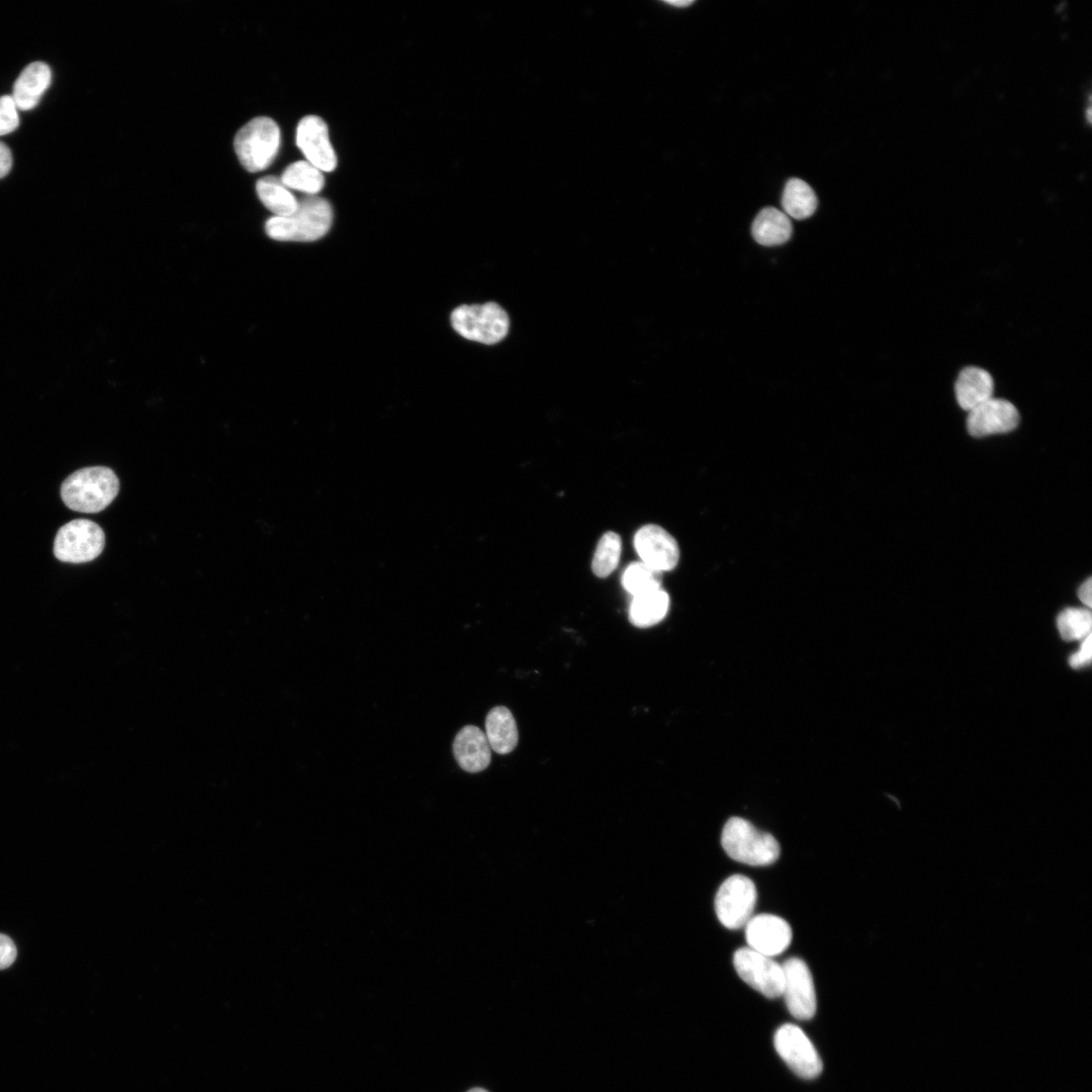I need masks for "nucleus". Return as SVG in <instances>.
Here are the masks:
<instances>
[{
    "label": "nucleus",
    "mask_w": 1092,
    "mask_h": 1092,
    "mask_svg": "<svg viewBox=\"0 0 1092 1092\" xmlns=\"http://www.w3.org/2000/svg\"><path fill=\"white\" fill-rule=\"evenodd\" d=\"M453 753L459 766L468 772L485 769L491 759V748L485 733L473 725L464 726L456 734Z\"/></svg>",
    "instance_id": "obj_15"
},
{
    "label": "nucleus",
    "mask_w": 1092,
    "mask_h": 1092,
    "mask_svg": "<svg viewBox=\"0 0 1092 1092\" xmlns=\"http://www.w3.org/2000/svg\"><path fill=\"white\" fill-rule=\"evenodd\" d=\"M19 125L15 102L10 95L0 97V136L14 131Z\"/></svg>",
    "instance_id": "obj_27"
},
{
    "label": "nucleus",
    "mask_w": 1092,
    "mask_h": 1092,
    "mask_svg": "<svg viewBox=\"0 0 1092 1092\" xmlns=\"http://www.w3.org/2000/svg\"><path fill=\"white\" fill-rule=\"evenodd\" d=\"M1091 635L1082 640L1079 650L1073 653L1069 663L1073 668H1080L1090 663L1092 657Z\"/></svg>",
    "instance_id": "obj_29"
},
{
    "label": "nucleus",
    "mask_w": 1092,
    "mask_h": 1092,
    "mask_svg": "<svg viewBox=\"0 0 1092 1092\" xmlns=\"http://www.w3.org/2000/svg\"><path fill=\"white\" fill-rule=\"evenodd\" d=\"M1078 597L1081 602L1090 608L1092 606V579L1087 578L1078 589Z\"/></svg>",
    "instance_id": "obj_31"
},
{
    "label": "nucleus",
    "mask_w": 1092,
    "mask_h": 1092,
    "mask_svg": "<svg viewBox=\"0 0 1092 1092\" xmlns=\"http://www.w3.org/2000/svg\"><path fill=\"white\" fill-rule=\"evenodd\" d=\"M296 145L306 161L322 172H331L337 166V156L329 138L324 119L306 115L296 127Z\"/></svg>",
    "instance_id": "obj_12"
},
{
    "label": "nucleus",
    "mask_w": 1092,
    "mask_h": 1092,
    "mask_svg": "<svg viewBox=\"0 0 1092 1092\" xmlns=\"http://www.w3.org/2000/svg\"><path fill=\"white\" fill-rule=\"evenodd\" d=\"M278 124L267 116L248 121L235 136V151L242 166L249 172H259L275 159L280 147Z\"/></svg>",
    "instance_id": "obj_4"
},
{
    "label": "nucleus",
    "mask_w": 1092,
    "mask_h": 1092,
    "mask_svg": "<svg viewBox=\"0 0 1092 1092\" xmlns=\"http://www.w3.org/2000/svg\"><path fill=\"white\" fill-rule=\"evenodd\" d=\"M105 546V534L100 526L87 519H76L57 532L54 554L69 563H85L97 558Z\"/></svg>",
    "instance_id": "obj_6"
},
{
    "label": "nucleus",
    "mask_w": 1092,
    "mask_h": 1092,
    "mask_svg": "<svg viewBox=\"0 0 1092 1092\" xmlns=\"http://www.w3.org/2000/svg\"><path fill=\"white\" fill-rule=\"evenodd\" d=\"M669 597L662 588H657L636 597L629 607V620L638 628H647L659 623L666 615Z\"/></svg>",
    "instance_id": "obj_20"
},
{
    "label": "nucleus",
    "mask_w": 1092,
    "mask_h": 1092,
    "mask_svg": "<svg viewBox=\"0 0 1092 1092\" xmlns=\"http://www.w3.org/2000/svg\"><path fill=\"white\" fill-rule=\"evenodd\" d=\"M721 844L734 860L749 866H768L780 856L781 847L770 834L755 828L749 821L731 817L725 823Z\"/></svg>",
    "instance_id": "obj_3"
},
{
    "label": "nucleus",
    "mask_w": 1092,
    "mask_h": 1092,
    "mask_svg": "<svg viewBox=\"0 0 1092 1092\" xmlns=\"http://www.w3.org/2000/svg\"><path fill=\"white\" fill-rule=\"evenodd\" d=\"M467 1092H487V1091L482 1089V1088H473V1089H471V1090H469Z\"/></svg>",
    "instance_id": "obj_32"
},
{
    "label": "nucleus",
    "mask_w": 1092,
    "mask_h": 1092,
    "mask_svg": "<svg viewBox=\"0 0 1092 1092\" xmlns=\"http://www.w3.org/2000/svg\"><path fill=\"white\" fill-rule=\"evenodd\" d=\"M622 551L620 536L615 532L605 533L598 542L592 568L599 577H607L617 567Z\"/></svg>",
    "instance_id": "obj_24"
},
{
    "label": "nucleus",
    "mask_w": 1092,
    "mask_h": 1092,
    "mask_svg": "<svg viewBox=\"0 0 1092 1092\" xmlns=\"http://www.w3.org/2000/svg\"><path fill=\"white\" fill-rule=\"evenodd\" d=\"M756 898L755 885L749 878L740 874L727 878L715 896V911L720 923L729 929L744 927L752 917Z\"/></svg>",
    "instance_id": "obj_7"
},
{
    "label": "nucleus",
    "mask_w": 1092,
    "mask_h": 1092,
    "mask_svg": "<svg viewBox=\"0 0 1092 1092\" xmlns=\"http://www.w3.org/2000/svg\"><path fill=\"white\" fill-rule=\"evenodd\" d=\"M954 390L960 406L970 412L993 397L994 381L986 370L969 366L960 372Z\"/></svg>",
    "instance_id": "obj_17"
},
{
    "label": "nucleus",
    "mask_w": 1092,
    "mask_h": 1092,
    "mask_svg": "<svg viewBox=\"0 0 1092 1092\" xmlns=\"http://www.w3.org/2000/svg\"><path fill=\"white\" fill-rule=\"evenodd\" d=\"M1019 420V413L1013 403L991 397L969 412L967 429L974 437H984L1010 432L1017 427Z\"/></svg>",
    "instance_id": "obj_14"
},
{
    "label": "nucleus",
    "mask_w": 1092,
    "mask_h": 1092,
    "mask_svg": "<svg viewBox=\"0 0 1092 1092\" xmlns=\"http://www.w3.org/2000/svg\"><path fill=\"white\" fill-rule=\"evenodd\" d=\"M1057 625L1064 640H1083L1091 635V613L1087 609L1067 608L1059 614Z\"/></svg>",
    "instance_id": "obj_26"
},
{
    "label": "nucleus",
    "mask_w": 1092,
    "mask_h": 1092,
    "mask_svg": "<svg viewBox=\"0 0 1092 1092\" xmlns=\"http://www.w3.org/2000/svg\"><path fill=\"white\" fill-rule=\"evenodd\" d=\"M783 994L790 1013L797 1019L807 1020L816 1012V992L811 972L799 958H790L783 964Z\"/></svg>",
    "instance_id": "obj_10"
},
{
    "label": "nucleus",
    "mask_w": 1092,
    "mask_h": 1092,
    "mask_svg": "<svg viewBox=\"0 0 1092 1092\" xmlns=\"http://www.w3.org/2000/svg\"><path fill=\"white\" fill-rule=\"evenodd\" d=\"M259 199L274 216H288L298 207V200L275 176H265L256 183Z\"/></svg>",
    "instance_id": "obj_21"
},
{
    "label": "nucleus",
    "mask_w": 1092,
    "mask_h": 1092,
    "mask_svg": "<svg viewBox=\"0 0 1092 1092\" xmlns=\"http://www.w3.org/2000/svg\"><path fill=\"white\" fill-rule=\"evenodd\" d=\"M118 491V477L104 466L78 469L61 486L62 499L69 509L91 514L108 507Z\"/></svg>",
    "instance_id": "obj_1"
},
{
    "label": "nucleus",
    "mask_w": 1092,
    "mask_h": 1092,
    "mask_svg": "<svg viewBox=\"0 0 1092 1092\" xmlns=\"http://www.w3.org/2000/svg\"><path fill=\"white\" fill-rule=\"evenodd\" d=\"M634 547L641 561L660 573L672 570L679 560L676 540L655 524L645 525L636 532Z\"/></svg>",
    "instance_id": "obj_11"
},
{
    "label": "nucleus",
    "mask_w": 1092,
    "mask_h": 1092,
    "mask_svg": "<svg viewBox=\"0 0 1092 1092\" xmlns=\"http://www.w3.org/2000/svg\"><path fill=\"white\" fill-rule=\"evenodd\" d=\"M52 71L43 62H33L27 65L13 85L12 98L17 109L30 110L35 107L50 87Z\"/></svg>",
    "instance_id": "obj_16"
},
{
    "label": "nucleus",
    "mask_w": 1092,
    "mask_h": 1092,
    "mask_svg": "<svg viewBox=\"0 0 1092 1092\" xmlns=\"http://www.w3.org/2000/svg\"><path fill=\"white\" fill-rule=\"evenodd\" d=\"M661 574L642 561L629 564L622 575L624 588L636 597L661 587Z\"/></svg>",
    "instance_id": "obj_25"
},
{
    "label": "nucleus",
    "mask_w": 1092,
    "mask_h": 1092,
    "mask_svg": "<svg viewBox=\"0 0 1092 1092\" xmlns=\"http://www.w3.org/2000/svg\"><path fill=\"white\" fill-rule=\"evenodd\" d=\"M751 233L758 244L771 247L786 243L792 236L793 228L784 211L765 207L755 216Z\"/></svg>",
    "instance_id": "obj_19"
},
{
    "label": "nucleus",
    "mask_w": 1092,
    "mask_h": 1092,
    "mask_svg": "<svg viewBox=\"0 0 1092 1092\" xmlns=\"http://www.w3.org/2000/svg\"><path fill=\"white\" fill-rule=\"evenodd\" d=\"M485 736L491 750L498 754H507L515 749L519 732L516 720L508 708L496 706L488 712Z\"/></svg>",
    "instance_id": "obj_18"
},
{
    "label": "nucleus",
    "mask_w": 1092,
    "mask_h": 1092,
    "mask_svg": "<svg viewBox=\"0 0 1092 1092\" xmlns=\"http://www.w3.org/2000/svg\"><path fill=\"white\" fill-rule=\"evenodd\" d=\"M733 965L738 976L766 998L782 996L784 970L772 958L748 946L741 947L733 956Z\"/></svg>",
    "instance_id": "obj_8"
},
{
    "label": "nucleus",
    "mask_w": 1092,
    "mask_h": 1092,
    "mask_svg": "<svg viewBox=\"0 0 1092 1092\" xmlns=\"http://www.w3.org/2000/svg\"><path fill=\"white\" fill-rule=\"evenodd\" d=\"M451 323L465 339L486 345L500 342L510 329L508 313L494 302L458 306L451 314Z\"/></svg>",
    "instance_id": "obj_5"
},
{
    "label": "nucleus",
    "mask_w": 1092,
    "mask_h": 1092,
    "mask_svg": "<svg viewBox=\"0 0 1092 1092\" xmlns=\"http://www.w3.org/2000/svg\"><path fill=\"white\" fill-rule=\"evenodd\" d=\"M744 928L748 947L770 958L784 952L793 937L790 924L772 914L752 916Z\"/></svg>",
    "instance_id": "obj_13"
},
{
    "label": "nucleus",
    "mask_w": 1092,
    "mask_h": 1092,
    "mask_svg": "<svg viewBox=\"0 0 1092 1092\" xmlns=\"http://www.w3.org/2000/svg\"><path fill=\"white\" fill-rule=\"evenodd\" d=\"M12 166L11 151L4 143L0 142V178L6 176Z\"/></svg>",
    "instance_id": "obj_30"
},
{
    "label": "nucleus",
    "mask_w": 1092,
    "mask_h": 1092,
    "mask_svg": "<svg viewBox=\"0 0 1092 1092\" xmlns=\"http://www.w3.org/2000/svg\"><path fill=\"white\" fill-rule=\"evenodd\" d=\"M774 1044L779 1056L798 1076L812 1079L821 1073V1058L799 1026L786 1023L779 1027L774 1037Z\"/></svg>",
    "instance_id": "obj_9"
},
{
    "label": "nucleus",
    "mask_w": 1092,
    "mask_h": 1092,
    "mask_svg": "<svg viewBox=\"0 0 1092 1092\" xmlns=\"http://www.w3.org/2000/svg\"><path fill=\"white\" fill-rule=\"evenodd\" d=\"M17 957L14 941L6 934L0 933V970L9 968Z\"/></svg>",
    "instance_id": "obj_28"
},
{
    "label": "nucleus",
    "mask_w": 1092,
    "mask_h": 1092,
    "mask_svg": "<svg viewBox=\"0 0 1092 1092\" xmlns=\"http://www.w3.org/2000/svg\"><path fill=\"white\" fill-rule=\"evenodd\" d=\"M784 213L796 219L811 216L817 207V197L813 189L803 180L790 179L782 196Z\"/></svg>",
    "instance_id": "obj_22"
},
{
    "label": "nucleus",
    "mask_w": 1092,
    "mask_h": 1092,
    "mask_svg": "<svg viewBox=\"0 0 1092 1092\" xmlns=\"http://www.w3.org/2000/svg\"><path fill=\"white\" fill-rule=\"evenodd\" d=\"M333 221L330 202L310 195L298 201L297 209L288 216H273L267 220L268 237L283 242H312L324 237Z\"/></svg>",
    "instance_id": "obj_2"
},
{
    "label": "nucleus",
    "mask_w": 1092,
    "mask_h": 1092,
    "mask_svg": "<svg viewBox=\"0 0 1092 1092\" xmlns=\"http://www.w3.org/2000/svg\"><path fill=\"white\" fill-rule=\"evenodd\" d=\"M280 180L286 188L310 195L318 193L325 184L323 172L306 160L290 164L282 173Z\"/></svg>",
    "instance_id": "obj_23"
}]
</instances>
